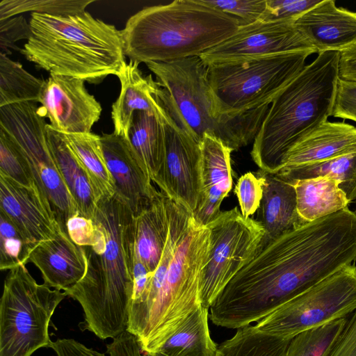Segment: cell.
Listing matches in <instances>:
<instances>
[{"mask_svg":"<svg viewBox=\"0 0 356 356\" xmlns=\"http://www.w3.org/2000/svg\"><path fill=\"white\" fill-rule=\"evenodd\" d=\"M332 116L356 122V82L339 80Z\"/></svg>","mask_w":356,"mask_h":356,"instance_id":"40","label":"cell"},{"mask_svg":"<svg viewBox=\"0 0 356 356\" xmlns=\"http://www.w3.org/2000/svg\"><path fill=\"white\" fill-rule=\"evenodd\" d=\"M290 341L248 325L238 328L232 338L222 342L218 347L217 356H286Z\"/></svg>","mask_w":356,"mask_h":356,"instance_id":"31","label":"cell"},{"mask_svg":"<svg viewBox=\"0 0 356 356\" xmlns=\"http://www.w3.org/2000/svg\"><path fill=\"white\" fill-rule=\"evenodd\" d=\"M0 174L21 185L38 187L22 149L2 129H0Z\"/></svg>","mask_w":356,"mask_h":356,"instance_id":"35","label":"cell"},{"mask_svg":"<svg viewBox=\"0 0 356 356\" xmlns=\"http://www.w3.org/2000/svg\"><path fill=\"white\" fill-rule=\"evenodd\" d=\"M0 211L37 247L61 231L55 214L38 187L21 185L0 174Z\"/></svg>","mask_w":356,"mask_h":356,"instance_id":"15","label":"cell"},{"mask_svg":"<svg viewBox=\"0 0 356 356\" xmlns=\"http://www.w3.org/2000/svg\"><path fill=\"white\" fill-rule=\"evenodd\" d=\"M200 1L207 6L235 17L238 20L240 26H247L261 20L266 8V0Z\"/></svg>","mask_w":356,"mask_h":356,"instance_id":"36","label":"cell"},{"mask_svg":"<svg viewBox=\"0 0 356 356\" xmlns=\"http://www.w3.org/2000/svg\"><path fill=\"white\" fill-rule=\"evenodd\" d=\"M294 24L318 54L356 43V12L337 7L334 0L321 1Z\"/></svg>","mask_w":356,"mask_h":356,"instance_id":"18","label":"cell"},{"mask_svg":"<svg viewBox=\"0 0 356 356\" xmlns=\"http://www.w3.org/2000/svg\"><path fill=\"white\" fill-rule=\"evenodd\" d=\"M211 249V232L191 216L162 286L132 334L154 355L182 322L201 305L200 281Z\"/></svg>","mask_w":356,"mask_h":356,"instance_id":"7","label":"cell"},{"mask_svg":"<svg viewBox=\"0 0 356 356\" xmlns=\"http://www.w3.org/2000/svg\"><path fill=\"white\" fill-rule=\"evenodd\" d=\"M127 140L154 183L165 159V138L163 120L149 112H136Z\"/></svg>","mask_w":356,"mask_h":356,"instance_id":"26","label":"cell"},{"mask_svg":"<svg viewBox=\"0 0 356 356\" xmlns=\"http://www.w3.org/2000/svg\"><path fill=\"white\" fill-rule=\"evenodd\" d=\"M47 137L52 156L76 203L79 215L92 220L98 201L86 172L68 146L63 133L47 124Z\"/></svg>","mask_w":356,"mask_h":356,"instance_id":"24","label":"cell"},{"mask_svg":"<svg viewBox=\"0 0 356 356\" xmlns=\"http://www.w3.org/2000/svg\"><path fill=\"white\" fill-rule=\"evenodd\" d=\"M265 179L260 170L257 172H248L238 179L234 188L241 212L245 218L258 210L263 195Z\"/></svg>","mask_w":356,"mask_h":356,"instance_id":"37","label":"cell"},{"mask_svg":"<svg viewBox=\"0 0 356 356\" xmlns=\"http://www.w3.org/2000/svg\"><path fill=\"white\" fill-rule=\"evenodd\" d=\"M63 135L86 172L97 201L113 196L115 183L102 152L100 136L91 132Z\"/></svg>","mask_w":356,"mask_h":356,"instance_id":"28","label":"cell"},{"mask_svg":"<svg viewBox=\"0 0 356 356\" xmlns=\"http://www.w3.org/2000/svg\"><path fill=\"white\" fill-rule=\"evenodd\" d=\"M29 261L40 270L44 284L63 291L78 283L87 268L84 248L62 230L54 239L39 244Z\"/></svg>","mask_w":356,"mask_h":356,"instance_id":"20","label":"cell"},{"mask_svg":"<svg viewBox=\"0 0 356 356\" xmlns=\"http://www.w3.org/2000/svg\"><path fill=\"white\" fill-rule=\"evenodd\" d=\"M138 65L132 60L124 63L117 75L120 82V92L112 106L113 133L127 139L136 112H149L163 120L168 115L158 95L159 85L151 74L144 76Z\"/></svg>","mask_w":356,"mask_h":356,"instance_id":"19","label":"cell"},{"mask_svg":"<svg viewBox=\"0 0 356 356\" xmlns=\"http://www.w3.org/2000/svg\"><path fill=\"white\" fill-rule=\"evenodd\" d=\"M291 182L296 180L327 177L337 180L351 202L356 200V152L330 160L282 168L275 173Z\"/></svg>","mask_w":356,"mask_h":356,"instance_id":"29","label":"cell"},{"mask_svg":"<svg viewBox=\"0 0 356 356\" xmlns=\"http://www.w3.org/2000/svg\"><path fill=\"white\" fill-rule=\"evenodd\" d=\"M356 261V214L348 207L262 248L212 304L218 326L238 329Z\"/></svg>","mask_w":356,"mask_h":356,"instance_id":"1","label":"cell"},{"mask_svg":"<svg viewBox=\"0 0 356 356\" xmlns=\"http://www.w3.org/2000/svg\"><path fill=\"white\" fill-rule=\"evenodd\" d=\"M320 2L318 0H266V8L261 21L295 22Z\"/></svg>","mask_w":356,"mask_h":356,"instance_id":"38","label":"cell"},{"mask_svg":"<svg viewBox=\"0 0 356 356\" xmlns=\"http://www.w3.org/2000/svg\"><path fill=\"white\" fill-rule=\"evenodd\" d=\"M94 2V0H2L0 21L26 12L59 16L76 15L85 12L87 6Z\"/></svg>","mask_w":356,"mask_h":356,"instance_id":"34","label":"cell"},{"mask_svg":"<svg viewBox=\"0 0 356 356\" xmlns=\"http://www.w3.org/2000/svg\"><path fill=\"white\" fill-rule=\"evenodd\" d=\"M31 36L29 22L22 16H16L0 21L1 53L8 56V49H18L15 43L20 40H29Z\"/></svg>","mask_w":356,"mask_h":356,"instance_id":"39","label":"cell"},{"mask_svg":"<svg viewBox=\"0 0 356 356\" xmlns=\"http://www.w3.org/2000/svg\"><path fill=\"white\" fill-rule=\"evenodd\" d=\"M209 309L191 313L151 356H217L218 347L209 329Z\"/></svg>","mask_w":356,"mask_h":356,"instance_id":"27","label":"cell"},{"mask_svg":"<svg viewBox=\"0 0 356 356\" xmlns=\"http://www.w3.org/2000/svg\"><path fill=\"white\" fill-rule=\"evenodd\" d=\"M31 36L20 52L50 74L98 83L117 76L125 61L121 31L90 13L65 16L32 13Z\"/></svg>","mask_w":356,"mask_h":356,"instance_id":"3","label":"cell"},{"mask_svg":"<svg viewBox=\"0 0 356 356\" xmlns=\"http://www.w3.org/2000/svg\"><path fill=\"white\" fill-rule=\"evenodd\" d=\"M170 202L167 195L159 192L150 204L134 218L135 254L151 273L156 269L168 239Z\"/></svg>","mask_w":356,"mask_h":356,"instance_id":"23","label":"cell"},{"mask_svg":"<svg viewBox=\"0 0 356 356\" xmlns=\"http://www.w3.org/2000/svg\"><path fill=\"white\" fill-rule=\"evenodd\" d=\"M355 152L356 127L327 121L290 149L282 168L321 162Z\"/></svg>","mask_w":356,"mask_h":356,"instance_id":"22","label":"cell"},{"mask_svg":"<svg viewBox=\"0 0 356 356\" xmlns=\"http://www.w3.org/2000/svg\"><path fill=\"white\" fill-rule=\"evenodd\" d=\"M36 246L13 221L0 211V269L25 266Z\"/></svg>","mask_w":356,"mask_h":356,"instance_id":"33","label":"cell"},{"mask_svg":"<svg viewBox=\"0 0 356 356\" xmlns=\"http://www.w3.org/2000/svg\"><path fill=\"white\" fill-rule=\"evenodd\" d=\"M45 80L0 54V107L26 102H38Z\"/></svg>","mask_w":356,"mask_h":356,"instance_id":"30","label":"cell"},{"mask_svg":"<svg viewBox=\"0 0 356 356\" xmlns=\"http://www.w3.org/2000/svg\"><path fill=\"white\" fill-rule=\"evenodd\" d=\"M312 54L294 51L208 66L218 112L234 116L269 106L303 70Z\"/></svg>","mask_w":356,"mask_h":356,"instance_id":"8","label":"cell"},{"mask_svg":"<svg viewBox=\"0 0 356 356\" xmlns=\"http://www.w3.org/2000/svg\"><path fill=\"white\" fill-rule=\"evenodd\" d=\"M356 214V203H355V211H354Z\"/></svg>","mask_w":356,"mask_h":356,"instance_id":"45","label":"cell"},{"mask_svg":"<svg viewBox=\"0 0 356 356\" xmlns=\"http://www.w3.org/2000/svg\"><path fill=\"white\" fill-rule=\"evenodd\" d=\"M152 275L153 273H151L146 266L134 254L133 266L134 291L131 302L138 300L145 293L149 285Z\"/></svg>","mask_w":356,"mask_h":356,"instance_id":"43","label":"cell"},{"mask_svg":"<svg viewBox=\"0 0 356 356\" xmlns=\"http://www.w3.org/2000/svg\"><path fill=\"white\" fill-rule=\"evenodd\" d=\"M84 82L56 74H50L45 80L38 109L54 130L65 134L90 133L99 120L102 106L88 92Z\"/></svg>","mask_w":356,"mask_h":356,"instance_id":"14","label":"cell"},{"mask_svg":"<svg viewBox=\"0 0 356 356\" xmlns=\"http://www.w3.org/2000/svg\"><path fill=\"white\" fill-rule=\"evenodd\" d=\"M66 227L71 240L80 247L92 246L98 241L99 232L92 219L77 214L68 220Z\"/></svg>","mask_w":356,"mask_h":356,"instance_id":"41","label":"cell"},{"mask_svg":"<svg viewBox=\"0 0 356 356\" xmlns=\"http://www.w3.org/2000/svg\"><path fill=\"white\" fill-rule=\"evenodd\" d=\"M339 78L356 82V43L339 52Z\"/></svg>","mask_w":356,"mask_h":356,"instance_id":"44","label":"cell"},{"mask_svg":"<svg viewBox=\"0 0 356 356\" xmlns=\"http://www.w3.org/2000/svg\"><path fill=\"white\" fill-rule=\"evenodd\" d=\"M356 310V266L347 265L277 307L254 325L261 332L286 339Z\"/></svg>","mask_w":356,"mask_h":356,"instance_id":"10","label":"cell"},{"mask_svg":"<svg viewBox=\"0 0 356 356\" xmlns=\"http://www.w3.org/2000/svg\"><path fill=\"white\" fill-rule=\"evenodd\" d=\"M339 58V51L318 54L273 100L250 152L260 170L277 172L290 149L332 116Z\"/></svg>","mask_w":356,"mask_h":356,"instance_id":"4","label":"cell"},{"mask_svg":"<svg viewBox=\"0 0 356 356\" xmlns=\"http://www.w3.org/2000/svg\"><path fill=\"white\" fill-rule=\"evenodd\" d=\"M146 65L156 76L163 108L197 142L208 134L234 151L254 140L269 106L234 116L220 114L200 56Z\"/></svg>","mask_w":356,"mask_h":356,"instance_id":"6","label":"cell"},{"mask_svg":"<svg viewBox=\"0 0 356 356\" xmlns=\"http://www.w3.org/2000/svg\"><path fill=\"white\" fill-rule=\"evenodd\" d=\"M134 218L116 194L98 201L92 218L99 232L98 241L83 247L86 273L65 291L82 307L81 328L101 339H114L127 329L134 291Z\"/></svg>","mask_w":356,"mask_h":356,"instance_id":"2","label":"cell"},{"mask_svg":"<svg viewBox=\"0 0 356 356\" xmlns=\"http://www.w3.org/2000/svg\"><path fill=\"white\" fill-rule=\"evenodd\" d=\"M100 143L115 183V194L136 216L150 204L159 191L127 138L115 133L104 134L100 136Z\"/></svg>","mask_w":356,"mask_h":356,"instance_id":"16","label":"cell"},{"mask_svg":"<svg viewBox=\"0 0 356 356\" xmlns=\"http://www.w3.org/2000/svg\"><path fill=\"white\" fill-rule=\"evenodd\" d=\"M348 318H342L303 331L292 338L286 356H330Z\"/></svg>","mask_w":356,"mask_h":356,"instance_id":"32","label":"cell"},{"mask_svg":"<svg viewBox=\"0 0 356 356\" xmlns=\"http://www.w3.org/2000/svg\"><path fill=\"white\" fill-rule=\"evenodd\" d=\"M261 170L265 183L256 220L264 235L259 251L280 236L307 224L298 214L293 185L275 173Z\"/></svg>","mask_w":356,"mask_h":356,"instance_id":"21","label":"cell"},{"mask_svg":"<svg viewBox=\"0 0 356 356\" xmlns=\"http://www.w3.org/2000/svg\"><path fill=\"white\" fill-rule=\"evenodd\" d=\"M237 19L200 2L145 7L121 30L125 56L138 63L200 56L234 35Z\"/></svg>","mask_w":356,"mask_h":356,"instance_id":"5","label":"cell"},{"mask_svg":"<svg viewBox=\"0 0 356 356\" xmlns=\"http://www.w3.org/2000/svg\"><path fill=\"white\" fill-rule=\"evenodd\" d=\"M163 121L165 159L154 183L163 193L193 213L200 194V143L181 129L169 114Z\"/></svg>","mask_w":356,"mask_h":356,"instance_id":"13","label":"cell"},{"mask_svg":"<svg viewBox=\"0 0 356 356\" xmlns=\"http://www.w3.org/2000/svg\"><path fill=\"white\" fill-rule=\"evenodd\" d=\"M317 53L294 22H264L240 26L231 37L202 54L207 66L294 51Z\"/></svg>","mask_w":356,"mask_h":356,"instance_id":"12","label":"cell"},{"mask_svg":"<svg viewBox=\"0 0 356 356\" xmlns=\"http://www.w3.org/2000/svg\"><path fill=\"white\" fill-rule=\"evenodd\" d=\"M330 356H356V310L348 318L346 326Z\"/></svg>","mask_w":356,"mask_h":356,"instance_id":"42","label":"cell"},{"mask_svg":"<svg viewBox=\"0 0 356 356\" xmlns=\"http://www.w3.org/2000/svg\"><path fill=\"white\" fill-rule=\"evenodd\" d=\"M200 146V194L192 216L198 223L207 225L220 214L221 203L232 189L233 150L208 134L204 136Z\"/></svg>","mask_w":356,"mask_h":356,"instance_id":"17","label":"cell"},{"mask_svg":"<svg viewBox=\"0 0 356 356\" xmlns=\"http://www.w3.org/2000/svg\"><path fill=\"white\" fill-rule=\"evenodd\" d=\"M211 249L200 281L201 305L209 309L235 275L258 253L264 235L261 225L244 218L238 207L221 211L208 225Z\"/></svg>","mask_w":356,"mask_h":356,"instance_id":"11","label":"cell"},{"mask_svg":"<svg viewBox=\"0 0 356 356\" xmlns=\"http://www.w3.org/2000/svg\"><path fill=\"white\" fill-rule=\"evenodd\" d=\"M66 296L38 284L25 266L10 270L0 302V356H31L51 348V318Z\"/></svg>","mask_w":356,"mask_h":356,"instance_id":"9","label":"cell"},{"mask_svg":"<svg viewBox=\"0 0 356 356\" xmlns=\"http://www.w3.org/2000/svg\"><path fill=\"white\" fill-rule=\"evenodd\" d=\"M290 183L296 189L298 214L306 223L337 213L350 203L339 183L330 177H318Z\"/></svg>","mask_w":356,"mask_h":356,"instance_id":"25","label":"cell"}]
</instances>
